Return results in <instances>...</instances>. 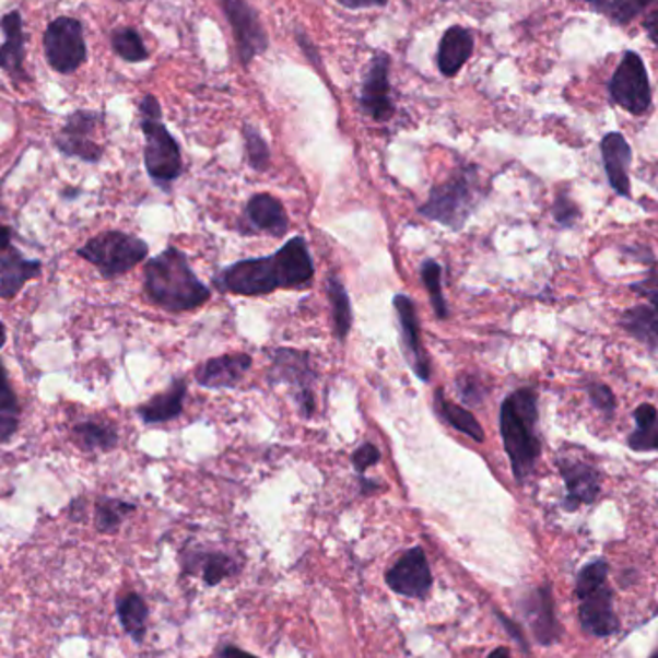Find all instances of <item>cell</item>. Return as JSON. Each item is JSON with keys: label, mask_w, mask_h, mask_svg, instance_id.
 <instances>
[{"label": "cell", "mask_w": 658, "mask_h": 658, "mask_svg": "<svg viewBox=\"0 0 658 658\" xmlns=\"http://www.w3.org/2000/svg\"><path fill=\"white\" fill-rule=\"evenodd\" d=\"M314 278V262L303 237H293L275 255L249 258L218 273L214 283L220 291L260 297L281 287H301Z\"/></svg>", "instance_id": "6da1fadb"}, {"label": "cell", "mask_w": 658, "mask_h": 658, "mask_svg": "<svg viewBox=\"0 0 658 658\" xmlns=\"http://www.w3.org/2000/svg\"><path fill=\"white\" fill-rule=\"evenodd\" d=\"M145 293L166 313H189L204 305L210 290L195 275L184 250L176 247L161 252L145 266Z\"/></svg>", "instance_id": "7a4b0ae2"}, {"label": "cell", "mask_w": 658, "mask_h": 658, "mask_svg": "<svg viewBox=\"0 0 658 658\" xmlns=\"http://www.w3.org/2000/svg\"><path fill=\"white\" fill-rule=\"evenodd\" d=\"M538 422V393L533 389H518L501 404L498 427L506 457L510 460V468L518 483L530 478L541 455Z\"/></svg>", "instance_id": "3957f363"}, {"label": "cell", "mask_w": 658, "mask_h": 658, "mask_svg": "<svg viewBox=\"0 0 658 658\" xmlns=\"http://www.w3.org/2000/svg\"><path fill=\"white\" fill-rule=\"evenodd\" d=\"M579 599V624L586 634L594 637H610L620 630V620L614 612V591L609 586V564L589 562L579 571L576 579Z\"/></svg>", "instance_id": "277c9868"}, {"label": "cell", "mask_w": 658, "mask_h": 658, "mask_svg": "<svg viewBox=\"0 0 658 658\" xmlns=\"http://www.w3.org/2000/svg\"><path fill=\"white\" fill-rule=\"evenodd\" d=\"M141 128L145 133V166L149 176L158 185L168 187L181 176L184 162L176 139L162 124L158 101L149 95L141 103Z\"/></svg>", "instance_id": "5b68a950"}, {"label": "cell", "mask_w": 658, "mask_h": 658, "mask_svg": "<svg viewBox=\"0 0 658 658\" xmlns=\"http://www.w3.org/2000/svg\"><path fill=\"white\" fill-rule=\"evenodd\" d=\"M478 201H480V189H478L474 169H465L460 174L450 176L447 181L435 185L426 204L420 207V214L450 230H460L472 214Z\"/></svg>", "instance_id": "8992f818"}, {"label": "cell", "mask_w": 658, "mask_h": 658, "mask_svg": "<svg viewBox=\"0 0 658 658\" xmlns=\"http://www.w3.org/2000/svg\"><path fill=\"white\" fill-rule=\"evenodd\" d=\"M75 252L95 266L105 280H116L145 260L149 245L129 233L105 232L89 239Z\"/></svg>", "instance_id": "52a82bcc"}, {"label": "cell", "mask_w": 658, "mask_h": 658, "mask_svg": "<svg viewBox=\"0 0 658 658\" xmlns=\"http://www.w3.org/2000/svg\"><path fill=\"white\" fill-rule=\"evenodd\" d=\"M609 95L612 105L634 116H643L649 110L653 103L649 75L642 57L634 50H626L622 55L609 81Z\"/></svg>", "instance_id": "ba28073f"}, {"label": "cell", "mask_w": 658, "mask_h": 658, "mask_svg": "<svg viewBox=\"0 0 658 658\" xmlns=\"http://www.w3.org/2000/svg\"><path fill=\"white\" fill-rule=\"evenodd\" d=\"M43 45L49 64L64 75L75 72L87 60L83 30L75 17L62 16L55 20L45 32Z\"/></svg>", "instance_id": "9c48e42d"}, {"label": "cell", "mask_w": 658, "mask_h": 658, "mask_svg": "<svg viewBox=\"0 0 658 658\" xmlns=\"http://www.w3.org/2000/svg\"><path fill=\"white\" fill-rule=\"evenodd\" d=\"M268 378L272 384L291 387L297 399L301 416H313L314 410H316V399L310 389L314 372L310 368L308 354L295 351V349H278L273 353L272 369H270Z\"/></svg>", "instance_id": "30bf717a"}, {"label": "cell", "mask_w": 658, "mask_h": 658, "mask_svg": "<svg viewBox=\"0 0 658 658\" xmlns=\"http://www.w3.org/2000/svg\"><path fill=\"white\" fill-rule=\"evenodd\" d=\"M386 584L393 594L424 599L434 586V574L422 547H412L386 572Z\"/></svg>", "instance_id": "8fae6325"}, {"label": "cell", "mask_w": 658, "mask_h": 658, "mask_svg": "<svg viewBox=\"0 0 658 658\" xmlns=\"http://www.w3.org/2000/svg\"><path fill=\"white\" fill-rule=\"evenodd\" d=\"M101 121H103V116H98L97 113H87V110L73 113L66 120L64 128L60 129V133H58V151L64 156L80 158L89 164H97L105 154V149L93 139V133Z\"/></svg>", "instance_id": "7c38bea8"}, {"label": "cell", "mask_w": 658, "mask_h": 658, "mask_svg": "<svg viewBox=\"0 0 658 658\" xmlns=\"http://www.w3.org/2000/svg\"><path fill=\"white\" fill-rule=\"evenodd\" d=\"M225 16L232 24L243 64L268 49V35L258 20V14L247 0H222Z\"/></svg>", "instance_id": "4fadbf2b"}, {"label": "cell", "mask_w": 658, "mask_h": 658, "mask_svg": "<svg viewBox=\"0 0 658 658\" xmlns=\"http://www.w3.org/2000/svg\"><path fill=\"white\" fill-rule=\"evenodd\" d=\"M520 609L539 645L549 647L561 639L562 626L554 614L553 589L549 584L536 587L531 594L526 595Z\"/></svg>", "instance_id": "5bb4252c"}, {"label": "cell", "mask_w": 658, "mask_h": 658, "mask_svg": "<svg viewBox=\"0 0 658 658\" xmlns=\"http://www.w3.org/2000/svg\"><path fill=\"white\" fill-rule=\"evenodd\" d=\"M395 310L399 316V328H401V346L404 359L410 368L422 381H430L432 376V364L427 359L426 351L420 339V321H418L416 306L409 295H397L393 301Z\"/></svg>", "instance_id": "9a60e30c"}, {"label": "cell", "mask_w": 658, "mask_h": 658, "mask_svg": "<svg viewBox=\"0 0 658 658\" xmlns=\"http://www.w3.org/2000/svg\"><path fill=\"white\" fill-rule=\"evenodd\" d=\"M559 470L566 485L564 508L574 513L581 505H594L601 493V472L595 466L574 458L559 460Z\"/></svg>", "instance_id": "2e32d148"}, {"label": "cell", "mask_w": 658, "mask_h": 658, "mask_svg": "<svg viewBox=\"0 0 658 658\" xmlns=\"http://www.w3.org/2000/svg\"><path fill=\"white\" fill-rule=\"evenodd\" d=\"M361 106L374 120L386 121L393 116V101L389 95V58L384 52L374 57L368 75L362 83Z\"/></svg>", "instance_id": "e0dca14e"}, {"label": "cell", "mask_w": 658, "mask_h": 658, "mask_svg": "<svg viewBox=\"0 0 658 658\" xmlns=\"http://www.w3.org/2000/svg\"><path fill=\"white\" fill-rule=\"evenodd\" d=\"M601 156L612 191L619 197L630 199L632 197V185H630V174L627 172L632 166L634 153H632V146L627 143L626 137L619 133V131H610V133L602 137Z\"/></svg>", "instance_id": "ac0fdd59"}, {"label": "cell", "mask_w": 658, "mask_h": 658, "mask_svg": "<svg viewBox=\"0 0 658 658\" xmlns=\"http://www.w3.org/2000/svg\"><path fill=\"white\" fill-rule=\"evenodd\" d=\"M250 366H252V359L249 354H224L201 364L195 372V378L199 381V386L209 389H232L245 378Z\"/></svg>", "instance_id": "d6986e66"}, {"label": "cell", "mask_w": 658, "mask_h": 658, "mask_svg": "<svg viewBox=\"0 0 658 658\" xmlns=\"http://www.w3.org/2000/svg\"><path fill=\"white\" fill-rule=\"evenodd\" d=\"M43 262L25 258L17 247L0 250V298L10 301L24 290L25 283L39 278Z\"/></svg>", "instance_id": "ffe728a7"}, {"label": "cell", "mask_w": 658, "mask_h": 658, "mask_svg": "<svg viewBox=\"0 0 658 658\" xmlns=\"http://www.w3.org/2000/svg\"><path fill=\"white\" fill-rule=\"evenodd\" d=\"M245 216L255 232L270 233L272 237H283L290 230L287 212L272 195H252L247 202Z\"/></svg>", "instance_id": "44dd1931"}, {"label": "cell", "mask_w": 658, "mask_h": 658, "mask_svg": "<svg viewBox=\"0 0 658 658\" xmlns=\"http://www.w3.org/2000/svg\"><path fill=\"white\" fill-rule=\"evenodd\" d=\"M181 568L185 574H201L202 581L207 586L214 587L230 579L239 572V564L230 554L220 553H191L181 554Z\"/></svg>", "instance_id": "7402d4cb"}, {"label": "cell", "mask_w": 658, "mask_h": 658, "mask_svg": "<svg viewBox=\"0 0 658 658\" xmlns=\"http://www.w3.org/2000/svg\"><path fill=\"white\" fill-rule=\"evenodd\" d=\"M474 52V35L462 25L449 27L443 35L439 52H437V66L443 75L453 78L460 72V68L470 60Z\"/></svg>", "instance_id": "603a6c76"}, {"label": "cell", "mask_w": 658, "mask_h": 658, "mask_svg": "<svg viewBox=\"0 0 658 658\" xmlns=\"http://www.w3.org/2000/svg\"><path fill=\"white\" fill-rule=\"evenodd\" d=\"M185 395H187V381L174 379L172 386L164 393L154 395L153 399L143 402L137 409V416L145 424H164L181 414L184 410Z\"/></svg>", "instance_id": "cb8c5ba5"}, {"label": "cell", "mask_w": 658, "mask_h": 658, "mask_svg": "<svg viewBox=\"0 0 658 658\" xmlns=\"http://www.w3.org/2000/svg\"><path fill=\"white\" fill-rule=\"evenodd\" d=\"M0 27L4 32V45L0 47V68L10 75H22L24 73L25 45L24 27L20 12H9L2 17Z\"/></svg>", "instance_id": "d4e9b609"}, {"label": "cell", "mask_w": 658, "mask_h": 658, "mask_svg": "<svg viewBox=\"0 0 658 658\" xmlns=\"http://www.w3.org/2000/svg\"><path fill=\"white\" fill-rule=\"evenodd\" d=\"M73 442L78 443V447L85 453H108L113 450L120 435L110 420L105 418H87L83 422H78L72 430Z\"/></svg>", "instance_id": "484cf974"}, {"label": "cell", "mask_w": 658, "mask_h": 658, "mask_svg": "<svg viewBox=\"0 0 658 658\" xmlns=\"http://www.w3.org/2000/svg\"><path fill=\"white\" fill-rule=\"evenodd\" d=\"M620 326L626 329L635 341L647 346L650 353H658V310L643 305L627 308L620 318Z\"/></svg>", "instance_id": "4316f807"}, {"label": "cell", "mask_w": 658, "mask_h": 658, "mask_svg": "<svg viewBox=\"0 0 658 658\" xmlns=\"http://www.w3.org/2000/svg\"><path fill=\"white\" fill-rule=\"evenodd\" d=\"M116 614L120 620L124 632L137 643L145 642L146 622H149V607L145 599L139 594L121 595L116 601Z\"/></svg>", "instance_id": "83f0119b"}, {"label": "cell", "mask_w": 658, "mask_h": 658, "mask_svg": "<svg viewBox=\"0 0 658 658\" xmlns=\"http://www.w3.org/2000/svg\"><path fill=\"white\" fill-rule=\"evenodd\" d=\"M434 404L437 416L445 420L449 426L455 427L457 432L465 434L466 437H470V439H474V442H485V432H483V427L480 426V422L475 420L474 414H472L470 410L458 407L455 402L447 401L442 387L435 391Z\"/></svg>", "instance_id": "f1b7e54d"}, {"label": "cell", "mask_w": 658, "mask_h": 658, "mask_svg": "<svg viewBox=\"0 0 658 658\" xmlns=\"http://www.w3.org/2000/svg\"><path fill=\"white\" fill-rule=\"evenodd\" d=\"M635 430L627 435V447L635 453L658 450V410L643 402L634 410Z\"/></svg>", "instance_id": "f546056e"}, {"label": "cell", "mask_w": 658, "mask_h": 658, "mask_svg": "<svg viewBox=\"0 0 658 658\" xmlns=\"http://www.w3.org/2000/svg\"><path fill=\"white\" fill-rule=\"evenodd\" d=\"M20 426V404L10 384L4 364L0 362V443H9Z\"/></svg>", "instance_id": "4dcf8cb0"}, {"label": "cell", "mask_w": 658, "mask_h": 658, "mask_svg": "<svg viewBox=\"0 0 658 658\" xmlns=\"http://www.w3.org/2000/svg\"><path fill=\"white\" fill-rule=\"evenodd\" d=\"M136 510L137 506L124 501V498H97V503H95V528L101 533H106V536L116 533L120 530L121 524L126 522Z\"/></svg>", "instance_id": "1f68e13d"}, {"label": "cell", "mask_w": 658, "mask_h": 658, "mask_svg": "<svg viewBox=\"0 0 658 658\" xmlns=\"http://www.w3.org/2000/svg\"><path fill=\"white\" fill-rule=\"evenodd\" d=\"M328 295L329 303H331V314H333L336 338L341 343H345L351 326H353V310H351V301H349L345 285L336 275H329L328 278Z\"/></svg>", "instance_id": "d6a6232c"}, {"label": "cell", "mask_w": 658, "mask_h": 658, "mask_svg": "<svg viewBox=\"0 0 658 658\" xmlns=\"http://www.w3.org/2000/svg\"><path fill=\"white\" fill-rule=\"evenodd\" d=\"M420 275H422V281H424L427 293H430V301H432V306H434L435 316L439 320H445L449 316V306H447L445 297H443L442 266L437 265L435 260H426L422 265Z\"/></svg>", "instance_id": "836d02e7"}, {"label": "cell", "mask_w": 658, "mask_h": 658, "mask_svg": "<svg viewBox=\"0 0 658 658\" xmlns=\"http://www.w3.org/2000/svg\"><path fill=\"white\" fill-rule=\"evenodd\" d=\"M113 47L128 62H143L149 57L141 35L131 27H118L113 33Z\"/></svg>", "instance_id": "e575fe53"}, {"label": "cell", "mask_w": 658, "mask_h": 658, "mask_svg": "<svg viewBox=\"0 0 658 658\" xmlns=\"http://www.w3.org/2000/svg\"><path fill=\"white\" fill-rule=\"evenodd\" d=\"M650 4L653 0H609L604 14L612 20V24L627 25L643 14Z\"/></svg>", "instance_id": "d590c367"}, {"label": "cell", "mask_w": 658, "mask_h": 658, "mask_svg": "<svg viewBox=\"0 0 658 658\" xmlns=\"http://www.w3.org/2000/svg\"><path fill=\"white\" fill-rule=\"evenodd\" d=\"M245 143H247L250 166L257 169V172H265L268 168V162H270V151H268L265 139L260 137L257 129L247 126V129H245Z\"/></svg>", "instance_id": "8d00e7d4"}, {"label": "cell", "mask_w": 658, "mask_h": 658, "mask_svg": "<svg viewBox=\"0 0 658 658\" xmlns=\"http://www.w3.org/2000/svg\"><path fill=\"white\" fill-rule=\"evenodd\" d=\"M586 391L591 402H594L595 409L599 410L602 416L607 418V420L614 416V412H616V397L610 391L609 386L595 381V384H589L586 387Z\"/></svg>", "instance_id": "74e56055"}, {"label": "cell", "mask_w": 658, "mask_h": 658, "mask_svg": "<svg viewBox=\"0 0 658 658\" xmlns=\"http://www.w3.org/2000/svg\"><path fill=\"white\" fill-rule=\"evenodd\" d=\"M579 212L578 204L572 201L568 195H556V199L553 202V218L556 224L562 227H572V225L578 222Z\"/></svg>", "instance_id": "f35d334b"}, {"label": "cell", "mask_w": 658, "mask_h": 658, "mask_svg": "<svg viewBox=\"0 0 658 658\" xmlns=\"http://www.w3.org/2000/svg\"><path fill=\"white\" fill-rule=\"evenodd\" d=\"M457 389L460 399L468 404V407H478L482 404L485 399V387L482 386V381L475 378V376H460L457 379Z\"/></svg>", "instance_id": "ab89813d"}, {"label": "cell", "mask_w": 658, "mask_h": 658, "mask_svg": "<svg viewBox=\"0 0 658 658\" xmlns=\"http://www.w3.org/2000/svg\"><path fill=\"white\" fill-rule=\"evenodd\" d=\"M379 458H381V455H379L378 447L372 445V443H364V445H361V447L353 453L354 470H356L359 474H362L369 466L378 465Z\"/></svg>", "instance_id": "60d3db41"}, {"label": "cell", "mask_w": 658, "mask_h": 658, "mask_svg": "<svg viewBox=\"0 0 658 658\" xmlns=\"http://www.w3.org/2000/svg\"><path fill=\"white\" fill-rule=\"evenodd\" d=\"M632 291L647 298L655 310H658V273H653L643 281H637L632 285Z\"/></svg>", "instance_id": "b9f144b4"}, {"label": "cell", "mask_w": 658, "mask_h": 658, "mask_svg": "<svg viewBox=\"0 0 658 658\" xmlns=\"http://www.w3.org/2000/svg\"><path fill=\"white\" fill-rule=\"evenodd\" d=\"M497 620L501 622V624H503V627H505L506 634L510 635L514 642L518 643V645L522 647L524 653H528V642H526L522 630L518 627V624H514L513 620L506 619L503 612H497Z\"/></svg>", "instance_id": "7bdbcfd3"}, {"label": "cell", "mask_w": 658, "mask_h": 658, "mask_svg": "<svg viewBox=\"0 0 658 658\" xmlns=\"http://www.w3.org/2000/svg\"><path fill=\"white\" fill-rule=\"evenodd\" d=\"M643 30L647 33V37L658 47V10H653L650 14L645 16V20H643Z\"/></svg>", "instance_id": "ee69618b"}, {"label": "cell", "mask_w": 658, "mask_h": 658, "mask_svg": "<svg viewBox=\"0 0 658 658\" xmlns=\"http://www.w3.org/2000/svg\"><path fill=\"white\" fill-rule=\"evenodd\" d=\"M339 4H343L345 9L361 10L372 9V7H384L387 0H338Z\"/></svg>", "instance_id": "f6af8a7d"}, {"label": "cell", "mask_w": 658, "mask_h": 658, "mask_svg": "<svg viewBox=\"0 0 658 658\" xmlns=\"http://www.w3.org/2000/svg\"><path fill=\"white\" fill-rule=\"evenodd\" d=\"M222 658H258L255 655H250L247 650L239 649V647H233V645H225L222 649Z\"/></svg>", "instance_id": "bcb514c9"}, {"label": "cell", "mask_w": 658, "mask_h": 658, "mask_svg": "<svg viewBox=\"0 0 658 658\" xmlns=\"http://www.w3.org/2000/svg\"><path fill=\"white\" fill-rule=\"evenodd\" d=\"M12 237H14L12 227L0 224V250L9 249L10 245H14V243H12Z\"/></svg>", "instance_id": "7dc6e473"}, {"label": "cell", "mask_w": 658, "mask_h": 658, "mask_svg": "<svg viewBox=\"0 0 658 658\" xmlns=\"http://www.w3.org/2000/svg\"><path fill=\"white\" fill-rule=\"evenodd\" d=\"M83 506H85L83 498H75V501H73L72 506H70V513H72L73 520H81V518H83Z\"/></svg>", "instance_id": "c3c4849f"}, {"label": "cell", "mask_w": 658, "mask_h": 658, "mask_svg": "<svg viewBox=\"0 0 658 658\" xmlns=\"http://www.w3.org/2000/svg\"><path fill=\"white\" fill-rule=\"evenodd\" d=\"M584 2H587V4H589L591 9L597 10V12L604 14V9H607V2H609V0H584Z\"/></svg>", "instance_id": "681fc988"}, {"label": "cell", "mask_w": 658, "mask_h": 658, "mask_svg": "<svg viewBox=\"0 0 658 658\" xmlns=\"http://www.w3.org/2000/svg\"><path fill=\"white\" fill-rule=\"evenodd\" d=\"M487 658H513L510 657V650L506 649V647H498V649L491 650Z\"/></svg>", "instance_id": "f907efd6"}, {"label": "cell", "mask_w": 658, "mask_h": 658, "mask_svg": "<svg viewBox=\"0 0 658 658\" xmlns=\"http://www.w3.org/2000/svg\"><path fill=\"white\" fill-rule=\"evenodd\" d=\"M362 485H364V493H374V491L378 490V485L369 482V480H362Z\"/></svg>", "instance_id": "816d5d0a"}, {"label": "cell", "mask_w": 658, "mask_h": 658, "mask_svg": "<svg viewBox=\"0 0 658 658\" xmlns=\"http://www.w3.org/2000/svg\"><path fill=\"white\" fill-rule=\"evenodd\" d=\"M7 345V328H4V324L0 321V349Z\"/></svg>", "instance_id": "f5cc1de1"}, {"label": "cell", "mask_w": 658, "mask_h": 658, "mask_svg": "<svg viewBox=\"0 0 658 658\" xmlns=\"http://www.w3.org/2000/svg\"><path fill=\"white\" fill-rule=\"evenodd\" d=\"M650 658H658V650H657V653H655V655H653V657H650Z\"/></svg>", "instance_id": "db71d44e"}]
</instances>
